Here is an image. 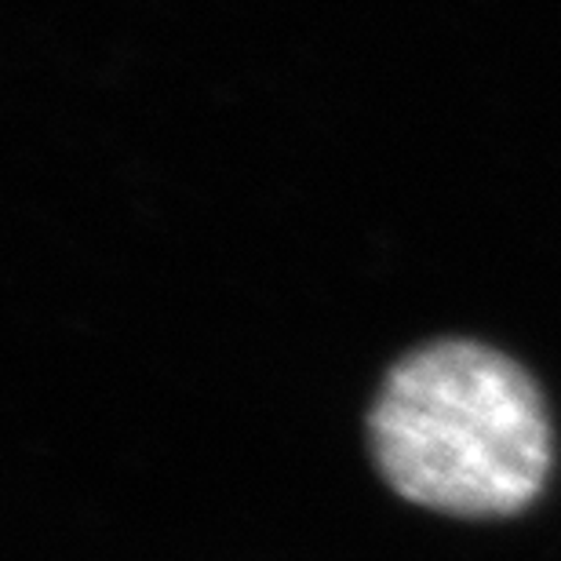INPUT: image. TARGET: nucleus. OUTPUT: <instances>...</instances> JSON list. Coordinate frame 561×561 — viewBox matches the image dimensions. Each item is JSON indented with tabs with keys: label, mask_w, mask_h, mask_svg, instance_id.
Masks as SVG:
<instances>
[{
	"label": "nucleus",
	"mask_w": 561,
	"mask_h": 561,
	"mask_svg": "<svg viewBox=\"0 0 561 561\" xmlns=\"http://www.w3.org/2000/svg\"><path fill=\"white\" fill-rule=\"evenodd\" d=\"M368 442L398 496L456 518L525 511L551 470L540 390L507 354L470 340L401 357L368 412Z\"/></svg>",
	"instance_id": "f257e3e1"
}]
</instances>
